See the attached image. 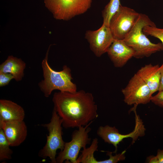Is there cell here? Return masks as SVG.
<instances>
[{
  "mask_svg": "<svg viewBox=\"0 0 163 163\" xmlns=\"http://www.w3.org/2000/svg\"><path fill=\"white\" fill-rule=\"evenodd\" d=\"M85 38L91 50L97 57L107 53L114 40L109 26L103 24L97 30L87 31Z\"/></svg>",
  "mask_w": 163,
  "mask_h": 163,
  "instance_id": "30bf717a",
  "label": "cell"
},
{
  "mask_svg": "<svg viewBox=\"0 0 163 163\" xmlns=\"http://www.w3.org/2000/svg\"><path fill=\"white\" fill-rule=\"evenodd\" d=\"M143 31L145 35L158 39L163 45V29L157 28L156 26L146 25L143 27Z\"/></svg>",
  "mask_w": 163,
  "mask_h": 163,
  "instance_id": "d6986e66",
  "label": "cell"
},
{
  "mask_svg": "<svg viewBox=\"0 0 163 163\" xmlns=\"http://www.w3.org/2000/svg\"><path fill=\"white\" fill-rule=\"evenodd\" d=\"M50 48L41 62L43 79L38 84L40 89L46 97L54 90L70 92L76 91L77 86L72 81L73 78L71 70L69 67L65 65L62 70L56 71L50 66L48 59Z\"/></svg>",
  "mask_w": 163,
  "mask_h": 163,
  "instance_id": "7a4b0ae2",
  "label": "cell"
},
{
  "mask_svg": "<svg viewBox=\"0 0 163 163\" xmlns=\"http://www.w3.org/2000/svg\"><path fill=\"white\" fill-rule=\"evenodd\" d=\"M140 14L133 9L121 5L109 23V26L114 39L123 40L134 25Z\"/></svg>",
  "mask_w": 163,
  "mask_h": 163,
  "instance_id": "ba28073f",
  "label": "cell"
},
{
  "mask_svg": "<svg viewBox=\"0 0 163 163\" xmlns=\"http://www.w3.org/2000/svg\"><path fill=\"white\" fill-rule=\"evenodd\" d=\"M121 5L120 0H110L102 11L103 24L109 26L111 18L118 10Z\"/></svg>",
  "mask_w": 163,
  "mask_h": 163,
  "instance_id": "e0dca14e",
  "label": "cell"
},
{
  "mask_svg": "<svg viewBox=\"0 0 163 163\" xmlns=\"http://www.w3.org/2000/svg\"><path fill=\"white\" fill-rule=\"evenodd\" d=\"M13 79H14V78L11 74L0 72V87L8 85Z\"/></svg>",
  "mask_w": 163,
  "mask_h": 163,
  "instance_id": "ffe728a7",
  "label": "cell"
},
{
  "mask_svg": "<svg viewBox=\"0 0 163 163\" xmlns=\"http://www.w3.org/2000/svg\"><path fill=\"white\" fill-rule=\"evenodd\" d=\"M92 123L78 128L72 133L71 140L65 143L63 149L56 157V163H62L65 161L66 163H77L80 150L91 143L88 134L91 130L89 126Z\"/></svg>",
  "mask_w": 163,
  "mask_h": 163,
  "instance_id": "5b68a950",
  "label": "cell"
},
{
  "mask_svg": "<svg viewBox=\"0 0 163 163\" xmlns=\"http://www.w3.org/2000/svg\"><path fill=\"white\" fill-rule=\"evenodd\" d=\"M151 101L155 104L163 107V91H159L156 94L152 96Z\"/></svg>",
  "mask_w": 163,
  "mask_h": 163,
  "instance_id": "44dd1931",
  "label": "cell"
},
{
  "mask_svg": "<svg viewBox=\"0 0 163 163\" xmlns=\"http://www.w3.org/2000/svg\"><path fill=\"white\" fill-rule=\"evenodd\" d=\"M136 74L148 86L152 94L158 91L160 77L159 65H145L141 67Z\"/></svg>",
  "mask_w": 163,
  "mask_h": 163,
  "instance_id": "4fadbf2b",
  "label": "cell"
},
{
  "mask_svg": "<svg viewBox=\"0 0 163 163\" xmlns=\"http://www.w3.org/2000/svg\"><path fill=\"white\" fill-rule=\"evenodd\" d=\"M147 162L149 163H158L156 156L151 155L148 157L147 158Z\"/></svg>",
  "mask_w": 163,
  "mask_h": 163,
  "instance_id": "cb8c5ba5",
  "label": "cell"
},
{
  "mask_svg": "<svg viewBox=\"0 0 163 163\" xmlns=\"http://www.w3.org/2000/svg\"><path fill=\"white\" fill-rule=\"evenodd\" d=\"M25 116L23 108L10 100H0V121L24 120Z\"/></svg>",
  "mask_w": 163,
  "mask_h": 163,
  "instance_id": "5bb4252c",
  "label": "cell"
},
{
  "mask_svg": "<svg viewBox=\"0 0 163 163\" xmlns=\"http://www.w3.org/2000/svg\"><path fill=\"white\" fill-rule=\"evenodd\" d=\"M62 121L53 109L50 120L48 123L42 125L49 132L46 136V143L39 151V156L46 158L48 157L52 163H56V151L58 149L62 151L65 142L62 139Z\"/></svg>",
  "mask_w": 163,
  "mask_h": 163,
  "instance_id": "277c9868",
  "label": "cell"
},
{
  "mask_svg": "<svg viewBox=\"0 0 163 163\" xmlns=\"http://www.w3.org/2000/svg\"><path fill=\"white\" fill-rule=\"evenodd\" d=\"M2 129L0 128V161L11 159L13 153Z\"/></svg>",
  "mask_w": 163,
  "mask_h": 163,
  "instance_id": "ac0fdd59",
  "label": "cell"
},
{
  "mask_svg": "<svg viewBox=\"0 0 163 163\" xmlns=\"http://www.w3.org/2000/svg\"><path fill=\"white\" fill-rule=\"evenodd\" d=\"M160 82L158 91H163V63L160 66Z\"/></svg>",
  "mask_w": 163,
  "mask_h": 163,
  "instance_id": "7402d4cb",
  "label": "cell"
},
{
  "mask_svg": "<svg viewBox=\"0 0 163 163\" xmlns=\"http://www.w3.org/2000/svg\"><path fill=\"white\" fill-rule=\"evenodd\" d=\"M1 128L11 147L17 146L26 139L27 128L24 120L0 121Z\"/></svg>",
  "mask_w": 163,
  "mask_h": 163,
  "instance_id": "8fae6325",
  "label": "cell"
},
{
  "mask_svg": "<svg viewBox=\"0 0 163 163\" xmlns=\"http://www.w3.org/2000/svg\"><path fill=\"white\" fill-rule=\"evenodd\" d=\"M52 101L53 109L62 119L65 128L85 126L98 117L92 94L84 90L56 92Z\"/></svg>",
  "mask_w": 163,
  "mask_h": 163,
  "instance_id": "6da1fadb",
  "label": "cell"
},
{
  "mask_svg": "<svg viewBox=\"0 0 163 163\" xmlns=\"http://www.w3.org/2000/svg\"><path fill=\"white\" fill-rule=\"evenodd\" d=\"M26 67L25 62L21 59L11 55L0 65V72L11 74L15 81L19 82L24 77Z\"/></svg>",
  "mask_w": 163,
  "mask_h": 163,
  "instance_id": "9a60e30c",
  "label": "cell"
},
{
  "mask_svg": "<svg viewBox=\"0 0 163 163\" xmlns=\"http://www.w3.org/2000/svg\"><path fill=\"white\" fill-rule=\"evenodd\" d=\"M137 106H134L131 109L135 114V125L133 131L128 134L123 135L120 133L115 126L111 127L109 125L99 126L97 131V135L105 142L113 145L115 148L113 153H116L118 145L125 138H131L132 139V144L134 143L140 137L145 135L146 129L142 120L137 114Z\"/></svg>",
  "mask_w": 163,
  "mask_h": 163,
  "instance_id": "52a82bcc",
  "label": "cell"
},
{
  "mask_svg": "<svg viewBox=\"0 0 163 163\" xmlns=\"http://www.w3.org/2000/svg\"><path fill=\"white\" fill-rule=\"evenodd\" d=\"M156 26L147 15L140 13L134 25L125 37L123 40L127 45L134 50V57L141 58L148 57L157 52L163 50L162 43H152L143 31L145 25Z\"/></svg>",
  "mask_w": 163,
  "mask_h": 163,
  "instance_id": "3957f363",
  "label": "cell"
},
{
  "mask_svg": "<svg viewBox=\"0 0 163 163\" xmlns=\"http://www.w3.org/2000/svg\"><path fill=\"white\" fill-rule=\"evenodd\" d=\"M98 139L95 138L89 147L83 149L78 158L77 163H100V161L97 160L94 156V152L98 150Z\"/></svg>",
  "mask_w": 163,
  "mask_h": 163,
  "instance_id": "2e32d148",
  "label": "cell"
},
{
  "mask_svg": "<svg viewBox=\"0 0 163 163\" xmlns=\"http://www.w3.org/2000/svg\"><path fill=\"white\" fill-rule=\"evenodd\" d=\"M156 156L158 163H163V150L158 149Z\"/></svg>",
  "mask_w": 163,
  "mask_h": 163,
  "instance_id": "603a6c76",
  "label": "cell"
},
{
  "mask_svg": "<svg viewBox=\"0 0 163 163\" xmlns=\"http://www.w3.org/2000/svg\"><path fill=\"white\" fill-rule=\"evenodd\" d=\"M92 0H44L45 6L58 20H68L85 12Z\"/></svg>",
  "mask_w": 163,
  "mask_h": 163,
  "instance_id": "8992f818",
  "label": "cell"
},
{
  "mask_svg": "<svg viewBox=\"0 0 163 163\" xmlns=\"http://www.w3.org/2000/svg\"><path fill=\"white\" fill-rule=\"evenodd\" d=\"M121 91L124 102L129 105L147 104L151 101L152 95L148 86L136 73Z\"/></svg>",
  "mask_w": 163,
  "mask_h": 163,
  "instance_id": "9c48e42d",
  "label": "cell"
},
{
  "mask_svg": "<svg viewBox=\"0 0 163 163\" xmlns=\"http://www.w3.org/2000/svg\"><path fill=\"white\" fill-rule=\"evenodd\" d=\"M107 53L116 67H122L133 57L135 52L123 40L115 39L108 49Z\"/></svg>",
  "mask_w": 163,
  "mask_h": 163,
  "instance_id": "7c38bea8",
  "label": "cell"
}]
</instances>
